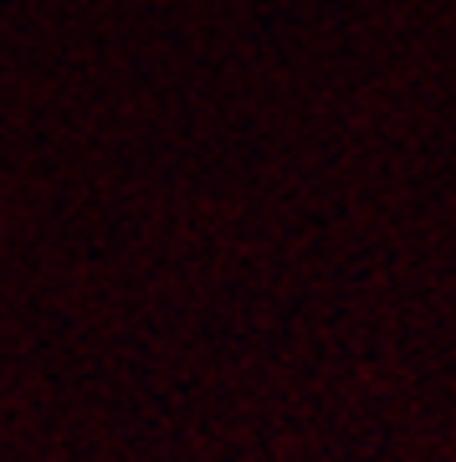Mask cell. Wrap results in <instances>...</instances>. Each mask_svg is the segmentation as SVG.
I'll use <instances>...</instances> for the list:
<instances>
[]
</instances>
